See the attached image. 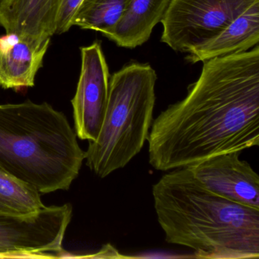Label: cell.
Here are the masks:
<instances>
[{
	"label": "cell",
	"instance_id": "obj_1",
	"mask_svg": "<svg viewBox=\"0 0 259 259\" xmlns=\"http://www.w3.org/2000/svg\"><path fill=\"white\" fill-rule=\"evenodd\" d=\"M148 142L159 171L258 146V45L203 62L186 98L153 120Z\"/></svg>",
	"mask_w": 259,
	"mask_h": 259
},
{
	"label": "cell",
	"instance_id": "obj_2",
	"mask_svg": "<svg viewBox=\"0 0 259 259\" xmlns=\"http://www.w3.org/2000/svg\"><path fill=\"white\" fill-rule=\"evenodd\" d=\"M152 194L168 243L198 258H258L259 209L211 192L187 167L163 175Z\"/></svg>",
	"mask_w": 259,
	"mask_h": 259
},
{
	"label": "cell",
	"instance_id": "obj_3",
	"mask_svg": "<svg viewBox=\"0 0 259 259\" xmlns=\"http://www.w3.org/2000/svg\"><path fill=\"white\" fill-rule=\"evenodd\" d=\"M84 160L64 113L48 103L0 104V169L48 194L68 190Z\"/></svg>",
	"mask_w": 259,
	"mask_h": 259
},
{
	"label": "cell",
	"instance_id": "obj_4",
	"mask_svg": "<svg viewBox=\"0 0 259 259\" xmlns=\"http://www.w3.org/2000/svg\"><path fill=\"white\" fill-rule=\"evenodd\" d=\"M157 79L148 63H128L110 76L101 131L84 152L86 165L100 178L125 167L148 142Z\"/></svg>",
	"mask_w": 259,
	"mask_h": 259
},
{
	"label": "cell",
	"instance_id": "obj_5",
	"mask_svg": "<svg viewBox=\"0 0 259 259\" xmlns=\"http://www.w3.org/2000/svg\"><path fill=\"white\" fill-rule=\"evenodd\" d=\"M259 0H171L160 23L161 42L189 54L221 32Z\"/></svg>",
	"mask_w": 259,
	"mask_h": 259
},
{
	"label": "cell",
	"instance_id": "obj_6",
	"mask_svg": "<svg viewBox=\"0 0 259 259\" xmlns=\"http://www.w3.org/2000/svg\"><path fill=\"white\" fill-rule=\"evenodd\" d=\"M72 216L70 204L32 214H0V257H63V242Z\"/></svg>",
	"mask_w": 259,
	"mask_h": 259
},
{
	"label": "cell",
	"instance_id": "obj_7",
	"mask_svg": "<svg viewBox=\"0 0 259 259\" xmlns=\"http://www.w3.org/2000/svg\"><path fill=\"white\" fill-rule=\"evenodd\" d=\"M81 72L72 100L75 133L81 140L93 142L105 116L110 75L99 42L81 48Z\"/></svg>",
	"mask_w": 259,
	"mask_h": 259
},
{
	"label": "cell",
	"instance_id": "obj_8",
	"mask_svg": "<svg viewBox=\"0 0 259 259\" xmlns=\"http://www.w3.org/2000/svg\"><path fill=\"white\" fill-rule=\"evenodd\" d=\"M239 151L224 153L186 166L207 189L227 199L259 209V177Z\"/></svg>",
	"mask_w": 259,
	"mask_h": 259
},
{
	"label": "cell",
	"instance_id": "obj_9",
	"mask_svg": "<svg viewBox=\"0 0 259 259\" xmlns=\"http://www.w3.org/2000/svg\"><path fill=\"white\" fill-rule=\"evenodd\" d=\"M63 0H0V26L7 34L41 44L57 33Z\"/></svg>",
	"mask_w": 259,
	"mask_h": 259
},
{
	"label": "cell",
	"instance_id": "obj_10",
	"mask_svg": "<svg viewBox=\"0 0 259 259\" xmlns=\"http://www.w3.org/2000/svg\"><path fill=\"white\" fill-rule=\"evenodd\" d=\"M51 39L38 44L14 34L0 37V88L19 91L33 87Z\"/></svg>",
	"mask_w": 259,
	"mask_h": 259
},
{
	"label": "cell",
	"instance_id": "obj_11",
	"mask_svg": "<svg viewBox=\"0 0 259 259\" xmlns=\"http://www.w3.org/2000/svg\"><path fill=\"white\" fill-rule=\"evenodd\" d=\"M259 43V3L230 22L221 32L193 48L187 57L192 63L245 52Z\"/></svg>",
	"mask_w": 259,
	"mask_h": 259
},
{
	"label": "cell",
	"instance_id": "obj_12",
	"mask_svg": "<svg viewBox=\"0 0 259 259\" xmlns=\"http://www.w3.org/2000/svg\"><path fill=\"white\" fill-rule=\"evenodd\" d=\"M171 0H130L122 19L108 39L120 48L134 49L146 43L161 22Z\"/></svg>",
	"mask_w": 259,
	"mask_h": 259
},
{
	"label": "cell",
	"instance_id": "obj_13",
	"mask_svg": "<svg viewBox=\"0 0 259 259\" xmlns=\"http://www.w3.org/2000/svg\"><path fill=\"white\" fill-rule=\"evenodd\" d=\"M130 0H83L72 26L92 30L109 38L122 19Z\"/></svg>",
	"mask_w": 259,
	"mask_h": 259
},
{
	"label": "cell",
	"instance_id": "obj_14",
	"mask_svg": "<svg viewBox=\"0 0 259 259\" xmlns=\"http://www.w3.org/2000/svg\"><path fill=\"white\" fill-rule=\"evenodd\" d=\"M40 192L25 182L0 169V214L25 216L45 207Z\"/></svg>",
	"mask_w": 259,
	"mask_h": 259
},
{
	"label": "cell",
	"instance_id": "obj_15",
	"mask_svg": "<svg viewBox=\"0 0 259 259\" xmlns=\"http://www.w3.org/2000/svg\"><path fill=\"white\" fill-rule=\"evenodd\" d=\"M83 0H63L57 22V33L63 34L72 28V21Z\"/></svg>",
	"mask_w": 259,
	"mask_h": 259
}]
</instances>
